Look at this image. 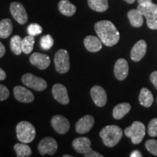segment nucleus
<instances>
[{"label": "nucleus", "mask_w": 157, "mask_h": 157, "mask_svg": "<svg viewBox=\"0 0 157 157\" xmlns=\"http://www.w3.org/2000/svg\"><path fill=\"white\" fill-rule=\"evenodd\" d=\"M95 30L104 45L112 47L119 41L120 34L113 23L109 21H98L95 25Z\"/></svg>", "instance_id": "nucleus-1"}, {"label": "nucleus", "mask_w": 157, "mask_h": 157, "mask_svg": "<svg viewBox=\"0 0 157 157\" xmlns=\"http://www.w3.org/2000/svg\"><path fill=\"white\" fill-rule=\"evenodd\" d=\"M122 129L117 125H108L100 132V136L104 145L109 148L117 146L122 137Z\"/></svg>", "instance_id": "nucleus-2"}, {"label": "nucleus", "mask_w": 157, "mask_h": 157, "mask_svg": "<svg viewBox=\"0 0 157 157\" xmlns=\"http://www.w3.org/2000/svg\"><path fill=\"white\" fill-rule=\"evenodd\" d=\"M137 10L146 18L148 28L152 30L157 29V5L152 2L139 4Z\"/></svg>", "instance_id": "nucleus-3"}, {"label": "nucleus", "mask_w": 157, "mask_h": 157, "mask_svg": "<svg viewBox=\"0 0 157 157\" xmlns=\"http://www.w3.org/2000/svg\"><path fill=\"white\" fill-rule=\"evenodd\" d=\"M16 135L20 142L29 143L32 142L36 137V129L32 124L23 121L17 124Z\"/></svg>", "instance_id": "nucleus-4"}, {"label": "nucleus", "mask_w": 157, "mask_h": 157, "mask_svg": "<svg viewBox=\"0 0 157 157\" xmlns=\"http://www.w3.org/2000/svg\"><path fill=\"white\" fill-rule=\"evenodd\" d=\"M124 134L131 139L133 144H139L146 135V127L140 121H135L131 126L124 129Z\"/></svg>", "instance_id": "nucleus-5"}, {"label": "nucleus", "mask_w": 157, "mask_h": 157, "mask_svg": "<svg viewBox=\"0 0 157 157\" xmlns=\"http://www.w3.org/2000/svg\"><path fill=\"white\" fill-rule=\"evenodd\" d=\"M54 63L56 66V69L58 73L65 74L70 69L69 55L64 49H60L54 57Z\"/></svg>", "instance_id": "nucleus-6"}, {"label": "nucleus", "mask_w": 157, "mask_h": 157, "mask_svg": "<svg viewBox=\"0 0 157 157\" xmlns=\"http://www.w3.org/2000/svg\"><path fill=\"white\" fill-rule=\"evenodd\" d=\"M23 83L36 91H43L48 87V83L42 78L37 77L34 74L27 73L22 76Z\"/></svg>", "instance_id": "nucleus-7"}, {"label": "nucleus", "mask_w": 157, "mask_h": 157, "mask_svg": "<svg viewBox=\"0 0 157 157\" xmlns=\"http://www.w3.org/2000/svg\"><path fill=\"white\" fill-rule=\"evenodd\" d=\"M12 16L20 24L23 25L28 21V15L25 11V7L21 3L13 2L10 7Z\"/></svg>", "instance_id": "nucleus-8"}, {"label": "nucleus", "mask_w": 157, "mask_h": 157, "mask_svg": "<svg viewBox=\"0 0 157 157\" xmlns=\"http://www.w3.org/2000/svg\"><path fill=\"white\" fill-rule=\"evenodd\" d=\"M58 149V143L54 138L46 137L39 143L38 150L41 155H53Z\"/></svg>", "instance_id": "nucleus-9"}, {"label": "nucleus", "mask_w": 157, "mask_h": 157, "mask_svg": "<svg viewBox=\"0 0 157 157\" xmlns=\"http://www.w3.org/2000/svg\"><path fill=\"white\" fill-rule=\"evenodd\" d=\"M51 124L58 134L63 135L69 130L70 122L66 117L61 115H56L51 119Z\"/></svg>", "instance_id": "nucleus-10"}, {"label": "nucleus", "mask_w": 157, "mask_h": 157, "mask_svg": "<svg viewBox=\"0 0 157 157\" xmlns=\"http://www.w3.org/2000/svg\"><path fill=\"white\" fill-rule=\"evenodd\" d=\"M92 99L96 105L103 107L107 103V94L105 90L100 86H94L90 90Z\"/></svg>", "instance_id": "nucleus-11"}, {"label": "nucleus", "mask_w": 157, "mask_h": 157, "mask_svg": "<svg viewBox=\"0 0 157 157\" xmlns=\"http://www.w3.org/2000/svg\"><path fill=\"white\" fill-rule=\"evenodd\" d=\"M52 93L55 99L63 105H67L69 103L68 91L66 87L61 84H56L52 87Z\"/></svg>", "instance_id": "nucleus-12"}, {"label": "nucleus", "mask_w": 157, "mask_h": 157, "mask_svg": "<svg viewBox=\"0 0 157 157\" xmlns=\"http://www.w3.org/2000/svg\"><path fill=\"white\" fill-rule=\"evenodd\" d=\"M95 119L91 115H86L79 119L76 124V131L78 134H85L93 128Z\"/></svg>", "instance_id": "nucleus-13"}, {"label": "nucleus", "mask_w": 157, "mask_h": 157, "mask_svg": "<svg viewBox=\"0 0 157 157\" xmlns=\"http://www.w3.org/2000/svg\"><path fill=\"white\" fill-rule=\"evenodd\" d=\"M114 75L119 81H123L127 77L129 72V65L125 59L120 58L117 60L114 65Z\"/></svg>", "instance_id": "nucleus-14"}, {"label": "nucleus", "mask_w": 157, "mask_h": 157, "mask_svg": "<svg viewBox=\"0 0 157 157\" xmlns=\"http://www.w3.org/2000/svg\"><path fill=\"white\" fill-rule=\"evenodd\" d=\"M30 62L33 66H36L39 69L44 70L50 66V58L47 55L34 52L30 57Z\"/></svg>", "instance_id": "nucleus-15"}, {"label": "nucleus", "mask_w": 157, "mask_h": 157, "mask_svg": "<svg viewBox=\"0 0 157 157\" xmlns=\"http://www.w3.org/2000/svg\"><path fill=\"white\" fill-rule=\"evenodd\" d=\"M15 98L17 101L24 103H30L34 100V96L30 90L22 86H16L13 90Z\"/></svg>", "instance_id": "nucleus-16"}, {"label": "nucleus", "mask_w": 157, "mask_h": 157, "mask_svg": "<svg viewBox=\"0 0 157 157\" xmlns=\"http://www.w3.org/2000/svg\"><path fill=\"white\" fill-rule=\"evenodd\" d=\"M147 44L146 41L139 40L131 50L130 57L133 61L138 62L146 53Z\"/></svg>", "instance_id": "nucleus-17"}, {"label": "nucleus", "mask_w": 157, "mask_h": 157, "mask_svg": "<svg viewBox=\"0 0 157 157\" xmlns=\"http://www.w3.org/2000/svg\"><path fill=\"white\" fill-rule=\"evenodd\" d=\"M72 146L78 154H85L91 148V140L88 137H81L74 139Z\"/></svg>", "instance_id": "nucleus-18"}, {"label": "nucleus", "mask_w": 157, "mask_h": 157, "mask_svg": "<svg viewBox=\"0 0 157 157\" xmlns=\"http://www.w3.org/2000/svg\"><path fill=\"white\" fill-rule=\"evenodd\" d=\"M84 44L85 48L91 52H97L102 49L103 42L99 37L95 36H87L84 39Z\"/></svg>", "instance_id": "nucleus-19"}, {"label": "nucleus", "mask_w": 157, "mask_h": 157, "mask_svg": "<svg viewBox=\"0 0 157 157\" xmlns=\"http://www.w3.org/2000/svg\"><path fill=\"white\" fill-rule=\"evenodd\" d=\"M129 23L133 27L139 28L143 24V15L138 10H131L127 13Z\"/></svg>", "instance_id": "nucleus-20"}, {"label": "nucleus", "mask_w": 157, "mask_h": 157, "mask_svg": "<svg viewBox=\"0 0 157 157\" xmlns=\"http://www.w3.org/2000/svg\"><path fill=\"white\" fill-rule=\"evenodd\" d=\"M59 11L63 15L70 17L75 14L76 11V6L71 3L68 0H61L58 4Z\"/></svg>", "instance_id": "nucleus-21"}, {"label": "nucleus", "mask_w": 157, "mask_h": 157, "mask_svg": "<svg viewBox=\"0 0 157 157\" xmlns=\"http://www.w3.org/2000/svg\"><path fill=\"white\" fill-rule=\"evenodd\" d=\"M139 102L143 106L149 108L154 103V96L151 92L146 87L141 89L139 95Z\"/></svg>", "instance_id": "nucleus-22"}, {"label": "nucleus", "mask_w": 157, "mask_h": 157, "mask_svg": "<svg viewBox=\"0 0 157 157\" xmlns=\"http://www.w3.org/2000/svg\"><path fill=\"white\" fill-rule=\"evenodd\" d=\"M131 110V105L128 103H122L116 105L113 110V117L115 119H122Z\"/></svg>", "instance_id": "nucleus-23"}, {"label": "nucleus", "mask_w": 157, "mask_h": 157, "mask_svg": "<svg viewBox=\"0 0 157 157\" xmlns=\"http://www.w3.org/2000/svg\"><path fill=\"white\" fill-rule=\"evenodd\" d=\"M13 23L10 20L5 18L0 21V38H8L13 32Z\"/></svg>", "instance_id": "nucleus-24"}, {"label": "nucleus", "mask_w": 157, "mask_h": 157, "mask_svg": "<svg viewBox=\"0 0 157 157\" xmlns=\"http://www.w3.org/2000/svg\"><path fill=\"white\" fill-rule=\"evenodd\" d=\"M88 5L93 10L103 13L109 8L108 0H88Z\"/></svg>", "instance_id": "nucleus-25"}, {"label": "nucleus", "mask_w": 157, "mask_h": 157, "mask_svg": "<svg viewBox=\"0 0 157 157\" xmlns=\"http://www.w3.org/2000/svg\"><path fill=\"white\" fill-rule=\"evenodd\" d=\"M14 149L17 157H29L32 154L30 146L27 143H17L14 146Z\"/></svg>", "instance_id": "nucleus-26"}, {"label": "nucleus", "mask_w": 157, "mask_h": 157, "mask_svg": "<svg viewBox=\"0 0 157 157\" xmlns=\"http://www.w3.org/2000/svg\"><path fill=\"white\" fill-rule=\"evenodd\" d=\"M10 48L13 53L19 56L23 52L22 50V39L18 35H15L10 39Z\"/></svg>", "instance_id": "nucleus-27"}, {"label": "nucleus", "mask_w": 157, "mask_h": 157, "mask_svg": "<svg viewBox=\"0 0 157 157\" xmlns=\"http://www.w3.org/2000/svg\"><path fill=\"white\" fill-rule=\"evenodd\" d=\"M34 42V36L31 35H29L22 39V50L23 53L29 54L32 52Z\"/></svg>", "instance_id": "nucleus-28"}, {"label": "nucleus", "mask_w": 157, "mask_h": 157, "mask_svg": "<svg viewBox=\"0 0 157 157\" xmlns=\"http://www.w3.org/2000/svg\"><path fill=\"white\" fill-rule=\"evenodd\" d=\"M54 40L51 35L48 34L43 36L40 39V46L43 50H48L53 46Z\"/></svg>", "instance_id": "nucleus-29"}, {"label": "nucleus", "mask_w": 157, "mask_h": 157, "mask_svg": "<svg viewBox=\"0 0 157 157\" xmlns=\"http://www.w3.org/2000/svg\"><path fill=\"white\" fill-rule=\"evenodd\" d=\"M27 31H28L29 35L35 36L42 32V28L40 25L37 24V23H31L27 28Z\"/></svg>", "instance_id": "nucleus-30"}, {"label": "nucleus", "mask_w": 157, "mask_h": 157, "mask_svg": "<svg viewBox=\"0 0 157 157\" xmlns=\"http://www.w3.org/2000/svg\"><path fill=\"white\" fill-rule=\"evenodd\" d=\"M146 148L151 154L157 156V140L151 139L146 142Z\"/></svg>", "instance_id": "nucleus-31"}, {"label": "nucleus", "mask_w": 157, "mask_h": 157, "mask_svg": "<svg viewBox=\"0 0 157 157\" xmlns=\"http://www.w3.org/2000/svg\"><path fill=\"white\" fill-rule=\"evenodd\" d=\"M148 132L151 137L157 136V118H154L149 122Z\"/></svg>", "instance_id": "nucleus-32"}, {"label": "nucleus", "mask_w": 157, "mask_h": 157, "mask_svg": "<svg viewBox=\"0 0 157 157\" xmlns=\"http://www.w3.org/2000/svg\"><path fill=\"white\" fill-rule=\"evenodd\" d=\"M10 96V91L7 87L0 84V101L7 100Z\"/></svg>", "instance_id": "nucleus-33"}, {"label": "nucleus", "mask_w": 157, "mask_h": 157, "mask_svg": "<svg viewBox=\"0 0 157 157\" xmlns=\"http://www.w3.org/2000/svg\"><path fill=\"white\" fill-rule=\"evenodd\" d=\"M84 156L85 157H103V155H101V154H99V153L95 151L92 150V149H90L88 152L85 153V154H84Z\"/></svg>", "instance_id": "nucleus-34"}, {"label": "nucleus", "mask_w": 157, "mask_h": 157, "mask_svg": "<svg viewBox=\"0 0 157 157\" xmlns=\"http://www.w3.org/2000/svg\"><path fill=\"white\" fill-rule=\"evenodd\" d=\"M150 80L152 82V84H154V87L157 90V71H154L151 74L150 76Z\"/></svg>", "instance_id": "nucleus-35"}, {"label": "nucleus", "mask_w": 157, "mask_h": 157, "mask_svg": "<svg viewBox=\"0 0 157 157\" xmlns=\"http://www.w3.org/2000/svg\"><path fill=\"white\" fill-rule=\"evenodd\" d=\"M5 52H6V49H5V45L0 42V58H2V57L5 56Z\"/></svg>", "instance_id": "nucleus-36"}, {"label": "nucleus", "mask_w": 157, "mask_h": 157, "mask_svg": "<svg viewBox=\"0 0 157 157\" xmlns=\"http://www.w3.org/2000/svg\"><path fill=\"white\" fill-rule=\"evenodd\" d=\"M6 78H7V74H6L5 71H3L0 68V81H3Z\"/></svg>", "instance_id": "nucleus-37"}, {"label": "nucleus", "mask_w": 157, "mask_h": 157, "mask_svg": "<svg viewBox=\"0 0 157 157\" xmlns=\"http://www.w3.org/2000/svg\"><path fill=\"white\" fill-rule=\"evenodd\" d=\"M131 157H142L143 155L141 154V153L139 151H134L132 152V154L130 155Z\"/></svg>", "instance_id": "nucleus-38"}, {"label": "nucleus", "mask_w": 157, "mask_h": 157, "mask_svg": "<svg viewBox=\"0 0 157 157\" xmlns=\"http://www.w3.org/2000/svg\"><path fill=\"white\" fill-rule=\"evenodd\" d=\"M152 0H137V2L138 4H143L146 2H151Z\"/></svg>", "instance_id": "nucleus-39"}, {"label": "nucleus", "mask_w": 157, "mask_h": 157, "mask_svg": "<svg viewBox=\"0 0 157 157\" xmlns=\"http://www.w3.org/2000/svg\"><path fill=\"white\" fill-rule=\"evenodd\" d=\"M124 1L129 4H133L135 2V0H124Z\"/></svg>", "instance_id": "nucleus-40"}, {"label": "nucleus", "mask_w": 157, "mask_h": 157, "mask_svg": "<svg viewBox=\"0 0 157 157\" xmlns=\"http://www.w3.org/2000/svg\"><path fill=\"white\" fill-rule=\"evenodd\" d=\"M63 157H73V156H71V155H64Z\"/></svg>", "instance_id": "nucleus-41"}, {"label": "nucleus", "mask_w": 157, "mask_h": 157, "mask_svg": "<svg viewBox=\"0 0 157 157\" xmlns=\"http://www.w3.org/2000/svg\"><path fill=\"white\" fill-rule=\"evenodd\" d=\"M156 101H157V99H156Z\"/></svg>", "instance_id": "nucleus-42"}]
</instances>
